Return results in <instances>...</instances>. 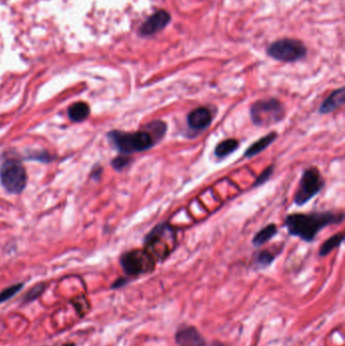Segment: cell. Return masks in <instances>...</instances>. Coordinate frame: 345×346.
Returning a JSON list of instances; mask_svg holds the SVG:
<instances>
[{
  "instance_id": "1",
  "label": "cell",
  "mask_w": 345,
  "mask_h": 346,
  "mask_svg": "<svg viewBox=\"0 0 345 346\" xmlns=\"http://www.w3.org/2000/svg\"><path fill=\"white\" fill-rule=\"evenodd\" d=\"M344 221L342 212L322 210L311 213H293L284 218L283 226L288 233L306 243L315 241L325 228L341 224Z\"/></svg>"
},
{
  "instance_id": "2",
  "label": "cell",
  "mask_w": 345,
  "mask_h": 346,
  "mask_svg": "<svg viewBox=\"0 0 345 346\" xmlns=\"http://www.w3.org/2000/svg\"><path fill=\"white\" fill-rule=\"evenodd\" d=\"M177 230L167 222L157 224L144 238V248L158 260H164L175 249Z\"/></svg>"
},
{
  "instance_id": "3",
  "label": "cell",
  "mask_w": 345,
  "mask_h": 346,
  "mask_svg": "<svg viewBox=\"0 0 345 346\" xmlns=\"http://www.w3.org/2000/svg\"><path fill=\"white\" fill-rule=\"evenodd\" d=\"M113 147L123 155L131 156L134 153L145 152L151 150L157 145L154 138L144 130L137 132H124V131H110L107 135Z\"/></svg>"
},
{
  "instance_id": "4",
  "label": "cell",
  "mask_w": 345,
  "mask_h": 346,
  "mask_svg": "<svg viewBox=\"0 0 345 346\" xmlns=\"http://www.w3.org/2000/svg\"><path fill=\"white\" fill-rule=\"evenodd\" d=\"M249 116L256 127H271L283 121L285 107L276 98L258 100L250 105Z\"/></svg>"
},
{
  "instance_id": "5",
  "label": "cell",
  "mask_w": 345,
  "mask_h": 346,
  "mask_svg": "<svg viewBox=\"0 0 345 346\" xmlns=\"http://www.w3.org/2000/svg\"><path fill=\"white\" fill-rule=\"evenodd\" d=\"M324 186L325 179L320 170L315 166L306 168L302 173L294 196L295 205L298 207L305 206L322 191Z\"/></svg>"
},
{
  "instance_id": "6",
  "label": "cell",
  "mask_w": 345,
  "mask_h": 346,
  "mask_svg": "<svg viewBox=\"0 0 345 346\" xmlns=\"http://www.w3.org/2000/svg\"><path fill=\"white\" fill-rule=\"evenodd\" d=\"M120 262L126 276L135 277L152 273L155 270L157 261L153 255L144 248L125 252L121 256Z\"/></svg>"
},
{
  "instance_id": "7",
  "label": "cell",
  "mask_w": 345,
  "mask_h": 346,
  "mask_svg": "<svg viewBox=\"0 0 345 346\" xmlns=\"http://www.w3.org/2000/svg\"><path fill=\"white\" fill-rule=\"evenodd\" d=\"M27 171L17 159H7L0 166V182L4 189L12 195L24 191L27 185Z\"/></svg>"
},
{
  "instance_id": "8",
  "label": "cell",
  "mask_w": 345,
  "mask_h": 346,
  "mask_svg": "<svg viewBox=\"0 0 345 346\" xmlns=\"http://www.w3.org/2000/svg\"><path fill=\"white\" fill-rule=\"evenodd\" d=\"M267 54L277 61L296 62L306 56L307 49L299 40L281 39L269 47Z\"/></svg>"
},
{
  "instance_id": "9",
  "label": "cell",
  "mask_w": 345,
  "mask_h": 346,
  "mask_svg": "<svg viewBox=\"0 0 345 346\" xmlns=\"http://www.w3.org/2000/svg\"><path fill=\"white\" fill-rule=\"evenodd\" d=\"M214 112L207 106L194 108L186 116V125L189 133L201 134L207 130L214 121Z\"/></svg>"
},
{
  "instance_id": "10",
  "label": "cell",
  "mask_w": 345,
  "mask_h": 346,
  "mask_svg": "<svg viewBox=\"0 0 345 346\" xmlns=\"http://www.w3.org/2000/svg\"><path fill=\"white\" fill-rule=\"evenodd\" d=\"M171 16L165 10H159L151 15L140 28V33L143 35H151L162 31L170 22Z\"/></svg>"
},
{
  "instance_id": "11",
  "label": "cell",
  "mask_w": 345,
  "mask_h": 346,
  "mask_svg": "<svg viewBox=\"0 0 345 346\" xmlns=\"http://www.w3.org/2000/svg\"><path fill=\"white\" fill-rule=\"evenodd\" d=\"M175 341L181 346H205L206 341L200 331L195 327H184L175 334Z\"/></svg>"
},
{
  "instance_id": "12",
  "label": "cell",
  "mask_w": 345,
  "mask_h": 346,
  "mask_svg": "<svg viewBox=\"0 0 345 346\" xmlns=\"http://www.w3.org/2000/svg\"><path fill=\"white\" fill-rule=\"evenodd\" d=\"M345 103L344 87H340L338 89L333 90L319 106V113L321 114H328L339 107H341Z\"/></svg>"
},
{
  "instance_id": "13",
  "label": "cell",
  "mask_w": 345,
  "mask_h": 346,
  "mask_svg": "<svg viewBox=\"0 0 345 346\" xmlns=\"http://www.w3.org/2000/svg\"><path fill=\"white\" fill-rule=\"evenodd\" d=\"M277 138H278V134L276 133V131H273L271 133H269L267 135L258 139L257 141L252 143L245 150V152L243 154V157L244 158H252V157L260 154L264 150H266L273 143H275Z\"/></svg>"
},
{
  "instance_id": "14",
  "label": "cell",
  "mask_w": 345,
  "mask_h": 346,
  "mask_svg": "<svg viewBox=\"0 0 345 346\" xmlns=\"http://www.w3.org/2000/svg\"><path fill=\"white\" fill-rule=\"evenodd\" d=\"M239 146H240V143H239V141L237 139H225V140L221 141L215 147L214 154L219 159L227 158L231 154L235 153L238 150Z\"/></svg>"
},
{
  "instance_id": "15",
  "label": "cell",
  "mask_w": 345,
  "mask_h": 346,
  "mask_svg": "<svg viewBox=\"0 0 345 346\" xmlns=\"http://www.w3.org/2000/svg\"><path fill=\"white\" fill-rule=\"evenodd\" d=\"M141 129L144 131H147L158 144L166 136L168 126L162 120H154L144 125Z\"/></svg>"
},
{
  "instance_id": "16",
  "label": "cell",
  "mask_w": 345,
  "mask_h": 346,
  "mask_svg": "<svg viewBox=\"0 0 345 346\" xmlns=\"http://www.w3.org/2000/svg\"><path fill=\"white\" fill-rule=\"evenodd\" d=\"M278 233L277 226L274 223L266 225L265 227L261 228L253 237L252 245L254 247H261L262 245L270 242L273 238H275Z\"/></svg>"
},
{
  "instance_id": "17",
  "label": "cell",
  "mask_w": 345,
  "mask_h": 346,
  "mask_svg": "<svg viewBox=\"0 0 345 346\" xmlns=\"http://www.w3.org/2000/svg\"><path fill=\"white\" fill-rule=\"evenodd\" d=\"M277 254L270 249H263L257 251L254 254L253 258V265L256 270H263L271 266L274 261L276 260Z\"/></svg>"
},
{
  "instance_id": "18",
  "label": "cell",
  "mask_w": 345,
  "mask_h": 346,
  "mask_svg": "<svg viewBox=\"0 0 345 346\" xmlns=\"http://www.w3.org/2000/svg\"><path fill=\"white\" fill-rule=\"evenodd\" d=\"M90 113L89 105L83 102H78L70 105L68 108V117L71 121L75 123H80L88 118Z\"/></svg>"
},
{
  "instance_id": "19",
  "label": "cell",
  "mask_w": 345,
  "mask_h": 346,
  "mask_svg": "<svg viewBox=\"0 0 345 346\" xmlns=\"http://www.w3.org/2000/svg\"><path fill=\"white\" fill-rule=\"evenodd\" d=\"M343 241H344V233L343 232L334 234L333 236H331L330 238L325 240L324 243L321 245V247L319 249V256H321V257L327 256L333 250L340 247V245L343 243Z\"/></svg>"
},
{
  "instance_id": "20",
  "label": "cell",
  "mask_w": 345,
  "mask_h": 346,
  "mask_svg": "<svg viewBox=\"0 0 345 346\" xmlns=\"http://www.w3.org/2000/svg\"><path fill=\"white\" fill-rule=\"evenodd\" d=\"M133 162V158L129 155H123L120 154L118 157L112 159L111 161V166L114 170L121 172L125 170L127 167H129Z\"/></svg>"
},
{
  "instance_id": "21",
  "label": "cell",
  "mask_w": 345,
  "mask_h": 346,
  "mask_svg": "<svg viewBox=\"0 0 345 346\" xmlns=\"http://www.w3.org/2000/svg\"><path fill=\"white\" fill-rule=\"evenodd\" d=\"M23 287H24V283H16V284H13V285L8 286L5 290H3L0 293V304L10 300L11 298H13Z\"/></svg>"
},
{
  "instance_id": "22",
  "label": "cell",
  "mask_w": 345,
  "mask_h": 346,
  "mask_svg": "<svg viewBox=\"0 0 345 346\" xmlns=\"http://www.w3.org/2000/svg\"><path fill=\"white\" fill-rule=\"evenodd\" d=\"M274 171H275V165L272 164V165L267 166L262 172L256 177L255 181L252 184V187H259V186L263 185L264 183H266L272 178Z\"/></svg>"
},
{
  "instance_id": "23",
  "label": "cell",
  "mask_w": 345,
  "mask_h": 346,
  "mask_svg": "<svg viewBox=\"0 0 345 346\" xmlns=\"http://www.w3.org/2000/svg\"><path fill=\"white\" fill-rule=\"evenodd\" d=\"M45 287H46L45 283H37L33 289H31L29 291V293L25 296L23 304H29V303L36 300L44 293Z\"/></svg>"
},
{
  "instance_id": "24",
  "label": "cell",
  "mask_w": 345,
  "mask_h": 346,
  "mask_svg": "<svg viewBox=\"0 0 345 346\" xmlns=\"http://www.w3.org/2000/svg\"><path fill=\"white\" fill-rule=\"evenodd\" d=\"M71 303L74 305L75 309L80 314V316H84L90 309L89 303L84 296H79V297L74 298Z\"/></svg>"
},
{
  "instance_id": "25",
  "label": "cell",
  "mask_w": 345,
  "mask_h": 346,
  "mask_svg": "<svg viewBox=\"0 0 345 346\" xmlns=\"http://www.w3.org/2000/svg\"><path fill=\"white\" fill-rule=\"evenodd\" d=\"M28 159H33V160H39L42 162H49L50 161V156L46 152H40L39 154H31Z\"/></svg>"
},
{
  "instance_id": "26",
  "label": "cell",
  "mask_w": 345,
  "mask_h": 346,
  "mask_svg": "<svg viewBox=\"0 0 345 346\" xmlns=\"http://www.w3.org/2000/svg\"><path fill=\"white\" fill-rule=\"evenodd\" d=\"M128 282H129V280H128L127 278H125V277H120V278H118V279L112 283L111 289H120V287L126 285Z\"/></svg>"
},
{
  "instance_id": "27",
  "label": "cell",
  "mask_w": 345,
  "mask_h": 346,
  "mask_svg": "<svg viewBox=\"0 0 345 346\" xmlns=\"http://www.w3.org/2000/svg\"><path fill=\"white\" fill-rule=\"evenodd\" d=\"M102 171H103V169L101 168V167H98L97 168V170H93L92 171V174H91V177L92 178H94V179H100V176L102 175Z\"/></svg>"
},
{
  "instance_id": "28",
  "label": "cell",
  "mask_w": 345,
  "mask_h": 346,
  "mask_svg": "<svg viewBox=\"0 0 345 346\" xmlns=\"http://www.w3.org/2000/svg\"><path fill=\"white\" fill-rule=\"evenodd\" d=\"M62 346H75L74 343H66V344H63Z\"/></svg>"
}]
</instances>
